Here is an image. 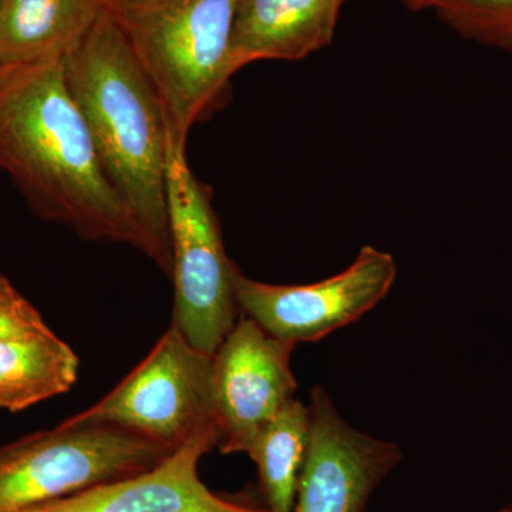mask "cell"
<instances>
[{
	"label": "cell",
	"instance_id": "9a60e30c",
	"mask_svg": "<svg viewBox=\"0 0 512 512\" xmlns=\"http://www.w3.org/2000/svg\"><path fill=\"white\" fill-rule=\"evenodd\" d=\"M410 9H433L466 39L512 50V0H402Z\"/></svg>",
	"mask_w": 512,
	"mask_h": 512
},
{
	"label": "cell",
	"instance_id": "30bf717a",
	"mask_svg": "<svg viewBox=\"0 0 512 512\" xmlns=\"http://www.w3.org/2000/svg\"><path fill=\"white\" fill-rule=\"evenodd\" d=\"M218 444L220 433L208 424L150 470L20 512H224L229 495L212 493L198 474L201 458Z\"/></svg>",
	"mask_w": 512,
	"mask_h": 512
},
{
	"label": "cell",
	"instance_id": "2e32d148",
	"mask_svg": "<svg viewBox=\"0 0 512 512\" xmlns=\"http://www.w3.org/2000/svg\"><path fill=\"white\" fill-rule=\"evenodd\" d=\"M49 328L43 316L0 274V340L18 338Z\"/></svg>",
	"mask_w": 512,
	"mask_h": 512
},
{
	"label": "cell",
	"instance_id": "7a4b0ae2",
	"mask_svg": "<svg viewBox=\"0 0 512 512\" xmlns=\"http://www.w3.org/2000/svg\"><path fill=\"white\" fill-rule=\"evenodd\" d=\"M63 74L107 180L150 238L156 265L171 276L167 120L126 37L106 10L63 57Z\"/></svg>",
	"mask_w": 512,
	"mask_h": 512
},
{
	"label": "cell",
	"instance_id": "7c38bea8",
	"mask_svg": "<svg viewBox=\"0 0 512 512\" xmlns=\"http://www.w3.org/2000/svg\"><path fill=\"white\" fill-rule=\"evenodd\" d=\"M104 6L106 0H0V67L62 59Z\"/></svg>",
	"mask_w": 512,
	"mask_h": 512
},
{
	"label": "cell",
	"instance_id": "3957f363",
	"mask_svg": "<svg viewBox=\"0 0 512 512\" xmlns=\"http://www.w3.org/2000/svg\"><path fill=\"white\" fill-rule=\"evenodd\" d=\"M238 0H106L109 13L153 86L170 143L215 106L234 76L231 35Z\"/></svg>",
	"mask_w": 512,
	"mask_h": 512
},
{
	"label": "cell",
	"instance_id": "8992f818",
	"mask_svg": "<svg viewBox=\"0 0 512 512\" xmlns=\"http://www.w3.org/2000/svg\"><path fill=\"white\" fill-rule=\"evenodd\" d=\"M69 426L119 427L174 451L212 419V356L184 338L174 323L126 379Z\"/></svg>",
	"mask_w": 512,
	"mask_h": 512
},
{
	"label": "cell",
	"instance_id": "8fae6325",
	"mask_svg": "<svg viewBox=\"0 0 512 512\" xmlns=\"http://www.w3.org/2000/svg\"><path fill=\"white\" fill-rule=\"evenodd\" d=\"M345 0H238L231 70L259 60H299L332 43Z\"/></svg>",
	"mask_w": 512,
	"mask_h": 512
},
{
	"label": "cell",
	"instance_id": "9c48e42d",
	"mask_svg": "<svg viewBox=\"0 0 512 512\" xmlns=\"http://www.w3.org/2000/svg\"><path fill=\"white\" fill-rule=\"evenodd\" d=\"M311 439L292 512H363L402 460L399 446L353 429L316 386L308 404Z\"/></svg>",
	"mask_w": 512,
	"mask_h": 512
},
{
	"label": "cell",
	"instance_id": "4fadbf2b",
	"mask_svg": "<svg viewBox=\"0 0 512 512\" xmlns=\"http://www.w3.org/2000/svg\"><path fill=\"white\" fill-rule=\"evenodd\" d=\"M79 367V356L50 328L0 340V410L23 412L69 392Z\"/></svg>",
	"mask_w": 512,
	"mask_h": 512
},
{
	"label": "cell",
	"instance_id": "ba28073f",
	"mask_svg": "<svg viewBox=\"0 0 512 512\" xmlns=\"http://www.w3.org/2000/svg\"><path fill=\"white\" fill-rule=\"evenodd\" d=\"M293 349L245 315L222 340L212 355V419L221 453L247 454L266 424L296 399Z\"/></svg>",
	"mask_w": 512,
	"mask_h": 512
},
{
	"label": "cell",
	"instance_id": "52a82bcc",
	"mask_svg": "<svg viewBox=\"0 0 512 512\" xmlns=\"http://www.w3.org/2000/svg\"><path fill=\"white\" fill-rule=\"evenodd\" d=\"M397 276L392 255L360 249L349 268L308 285H272L255 281L235 265V299L248 318L275 338L298 345L318 342L356 322L386 298Z\"/></svg>",
	"mask_w": 512,
	"mask_h": 512
},
{
	"label": "cell",
	"instance_id": "e0dca14e",
	"mask_svg": "<svg viewBox=\"0 0 512 512\" xmlns=\"http://www.w3.org/2000/svg\"><path fill=\"white\" fill-rule=\"evenodd\" d=\"M224 512H269L258 488L229 495V507Z\"/></svg>",
	"mask_w": 512,
	"mask_h": 512
},
{
	"label": "cell",
	"instance_id": "5bb4252c",
	"mask_svg": "<svg viewBox=\"0 0 512 512\" xmlns=\"http://www.w3.org/2000/svg\"><path fill=\"white\" fill-rule=\"evenodd\" d=\"M311 439L309 407L293 399L248 448L258 468L259 493L269 512H292Z\"/></svg>",
	"mask_w": 512,
	"mask_h": 512
},
{
	"label": "cell",
	"instance_id": "ac0fdd59",
	"mask_svg": "<svg viewBox=\"0 0 512 512\" xmlns=\"http://www.w3.org/2000/svg\"><path fill=\"white\" fill-rule=\"evenodd\" d=\"M498 512H512V501L510 504L505 505L504 508H501V510Z\"/></svg>",
	"mask_w": 512,
	"mask_h": 512
},
{
	"label": "cell",
	"instance_id": "5b68a950",
	"mask_svg": "<svg viewBox=\"0 0 512 512\" xmlns=\"http://www.w3.org/2000/svg\"><path fill=\"white\" fill-rule=\"evenodd\" d=\"M168 220L173 251V322L195 349L214 355L237 323L235 264L225 254L210 192L192 173L185 147L170 144Z\"/></svg>",
	"mask_w": 512,
	"mask_h": 512
},
{
	"label": "cell",
	"instance_id": "6da1fadb",
	"mask_svg": "<svg viewBox=\"0 0 512 512\" xmlns=\"http://www.w3.org/2000/svg\"><path fill=\"white\" fill-rule=\"evenodd\" d=\"M0 173L42 220L87 241L156 249L120 200L67 89L62 59L0 67Z\"/></svg>",
	"mask_w": 512,
	"mask_h": 512
},
{
	"label": "cell",
	"instance_id": "277c9868",
	"mask_svg": "<svg viewBox=\"0 0 512 512\" xmlns=\"http://www.w3.org/2000/svg\"><path fill=\"white\" fill-rule=\"evenodd\" d=\"M173 451L104 424L36 431L0 446V512L79 493L93 485L136 476Z\"/></svg>",
	"mask_w": 512,
	"mask_h": 512
}]
</instances>
